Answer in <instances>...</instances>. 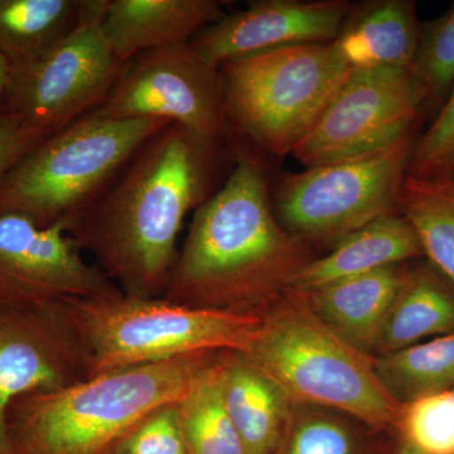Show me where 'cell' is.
Here are the masks:
<instances>
[{
	"mask_svg": "<svg viewBox=\"0 0 454 454\" xmlns=\"http://www.w3.org/2000/svg\"><path fill=\"white\" fill-rule=\"evenodd\" d=\"M223 391L247 454H278L288 434V396L239 352L221 354Z\"/></svg>",
	"mask_w": 454,
	"mask_h": 454,
	"instance_id": "obj_18",
	"label": "cell"
},
{
	"mask_svg": "<svg viewBox=\"0 0 454 454\" xmlns=\"http://www.w3.org/2000/svg\"><path fill=\"white\" fill-rule=\"evenodd\" d=\"M396 430L423 454H454V387L402 405Z\"/></svg>",
	"mask_w": 454,
	"mask_h": 454,
	"instance_id": "obj_26",
	"label": "cell"
},
{
	"mask_svg": "<svg viewBox=\"0 0 454 454\" xmlns=\"http://www.w3.org/2000/svg\"><path fill=\"white\" fill-rule=\"evenodd\" d=\"M426 121L409 70H354L309 137L293 151L304 167L325 166L387 148Z\"/></svg>",
	"mask_w": 454,
	"mask_h": 454,
	"instance_id": "obj_10",
	"label": "cell"
},
{
	"mask_svg": "<svg viewBox=\"0 0 454 454\" xmlns=\"http://www.w3.org/2000/svg\"><path fill=\"white\" fill-rule=\"evenodd\" d=\"M221 354L215 355L196 372L177 403L188 454H247L227 413Z\"/></svg>",
	"mask_w": 454,
	"mask_h": 454,
	"instance_id": "obj_21",
	"label": "cell"
},
{
	"mask_svg": "<svg viewBox=\"0 0 454 454\" xmlns=\"http://www.w3.org/2000/svg\"><path fill=\"white\" fill-rule=\"evenodd\" d=\"M351 7L346 0H258L205 27L190 44L219 70L227 62L267 51L333 42Z\"/></svg>",
	"mask_w": 454,
	"mask_h": 454,
	"instance_id": "obj_14",
	"label": "cell"
},
{
	"mask_svg": "<svg viewBox=\"0 0 454 454\" xmlns=\"http://www.w3.org/2000/svg\"><path fill=\"white\" fill-rule=\"evenodd\" d=\"M394 454H423L419 452V450H415V448L409 446V444L402 443L400 442L399 447L396 448L395 452Z\"/></svg>",
	"mask_w": 454,
	"mask_h": 454,
	"instance_id": "obj_32",
	"label": "cell"
},
{
	"mask_svg": "<svg viewBox=\"0 0 454 454\" xmlns=\"http://www.w3.org/2000/svg\"><path fill=\"white\" fill-rule=\"evenodd\" d=\"M168 124L154 118L119 121L92 110L35 146L0 179V215L67 229Z\"/></svg>",
	"mask_w": 454,
	"mask_h": 454,
	"instance_id": "obj_5",
	"label": "cell"
},
{
	"mask_svg": "<svg viewBox=\"0 0 454 454\" xmlns=\"http://www.w3.org/2000/svg\"><path fill=\"white\" fill-rule=\"evenodd\" d=\"M231 146L234 169L196 208L162 297L247 315L244 309L312 259L277 220L262 162L239 143Z\"/></svg>",
	"mask_w": 454,
	"mask_h": 454,
	"instance_id": "obj_2",
	"label": "cell"
},
{
	"mask_svg": "<svg viewBox=\"0 0 454 454\" xmlns=\"http://www.w3.org/2000/svg\"><path fill=\"white\" fill-rule=\"evenodd\" d=\"M278 454H360L356 438L343 424L309 417L289 427Z\"/></svg>",
	"mask_w": 454,
	"mask_h": 454,
	"instance_id": "obj_29",
	"label": "cell"
},
{
	"mask_svg": "<svg viewBox=\"0 0 454 454\" xmlns=\"http://www.w3.org/2000/svg\"><path fill=\"white\" fill-rule=\"evenodd\" d=\"M9 71H11V65L0 53V107L3 104V95H4L5 85H7Z\"/></svg>",
	"mask_w": 454,
	"mask_h": 454,
	"instance_id": "obj_31",
	"label": "cell"
},
{
	"mask_svg": "<svg viewBox=\"0 0 454 454\" xmlns=\"http://www.w3.org/2000/svg\"><path fill=\"white\" fill-rule=\"evenodd\" d=\"M454 167V89L428 129L415 143L408 176L433 177Z\"/></svg>",
	"mask_w": 454,
	"mask_h": 454,
	"instance_id": "obj_28",
	"label": "cell"
},
{
	"mask_svg": "<svg viewBox=\"0 0 454 454\" xmlns=\"http://www.w3.org/2000/svg\"><path fill=\"white\" fill-rule=\"evenodd\" d=\"M413 74L426 119H434L454 89V2L435 20L422 23Z\"/></svg>",
	"mask_w": 454,
	"mask_h": 454,
	"instance_id": "obj_25",
	"label": "cell"
},
{
	"mask_svg": "<svg viewBox=\"0 0 454 454\" xmlns=\"http://www.w3.org/2000/svg\"><path fill=\"white\" fill-rule=\"evenodd\" d=\"M61 303L88 358L89 378L188 355L241 354L262 324L255 315L195 309L122 292Z\"/></svg>",
	"mask_w": 454,
	"mask_h": 454,
	"instance_id": "obj_4",
	"label": "cell"
},
{
	"mask_svg": "<svg viewBox=\"0 0 454 454\" xmlns=\"http://www.w3.org/2000/svg\"><path fill=\"white\" fill-rule=\"evenodd\" d=\"M399 212L419 236L424 256L454 284V167L433 177L406 176Z\"/></svg>",
	"mask_w": 454,
	"mask_h": 454,
	"instance_id": "obj_22",
	"label": "cell"
},
{
	"mask_svg": "<svg viewBox=\"0 0 454 454\" xmlns=\"http://www.w3.org/2000/svg\"><path fill=\"white\" fill-rule=\"evenodd\" d=\"M223 0H106L104 35L114 55L128 62L139 53L188 43L225 16Z\"/></svg>",
	"mask_w": 454,
	"mask_h": 454,
	"instance_id": "obj_15",
	"label": "cell"
},
{
	"mask_svg": "<svg viewBox=\"0 0 454 454\" xmlns=\"http://www.w3.org/2000/svg\"><path fill=\"white\" fill-rule=\"evenodd\" d=\"M44 139L16 116L0 109V179Z\"/></svg>",
	"mask_w": 454,
	"mask_h": 454,
	"instance_id": "obj_30",
	"label": "cell"
},
{
	"mask_svg": "<svg viewBox=\"0 0 454 454\" xmlns=\"http://www.w3.org/2000/svg\"><path fill=\"white\" fill-rule=\"evenodd\" d=\"M418 131L373 153L306 168L280 182L276 217L297 239L333 240L399 212Z\"/></svg>",
	"mask_w": 454,
	"mask_h": 454,
	"instance_id": "obj_8",
	"label": "cell"
},
{
	"mask_svg": "<svg viewBox=\"0 0 454 454\" xmlns=\"http://www.w3.org/2000/svg\"><path fill=\"white\" fill-rule=\"evenodd\" d=\"M420 28L414 0H370L352 4L333 43L351 71H411Z\"/></svg>",
	"mask_w": 454,
	"mask_h": 454,
	"instance_id": "obj_17",
	"label": "cell"
},
{
	"mask_svg": "<svg viewBox=\"0 0 454 454\" xmlns=\"http://www.w3.org/2000/svg\"><path fill=\"white\" fill-rule=\"evenodd\" d=\"M376 375L400 405L454 387V333L381 355Z\"/></svg>",
	"mask_w": 454,
	"mask_h": 454,
	"instance_id": "obj_24",
	"label": "cell"
},
{
	"mask_svg": "<svg viewBox=\"0 0 454 454\" xmlns=\"http://www.w3.org/2000/svg\"><path fill=\"white\" fill-rule=\"evenodd\" d=\"M88 378V358L61 301L0 304V454H16L8 433L16 400Z\"/></svg>",
	"mask_w": 454,
	"mask_h": 454,
	"instance_id": "obj_12",
	"label": "cell"
},
{
	"mask_svg": "<svg viewBox=\"0 0 454 454\" xmlns=\"http://www.w3.org/2000/svg\"><path fill=\"white\" fill-rule=\"evenodd\" d=\"M177 403L158 406L145 415L110 454H188Z\"/></svg>",
	"mask_w": 454,
	"mask_h": 454,
	"instance_id": "obj_27",
	"label": "cell"
},
{
	"mask_svg": "<svg viewBox=\"0 0 454 454\" xmlns=\"http://www.w3.org/2000/svg\"><path fill=\"white\" fill-rule=\"evenodd\" d=\"M216 354L112 370L20 397L8 411L12 446L16 454H110L145 415L178 402Z\"/></svg>",
	"mask_w": 454,
	"mask_h": 454,
	"instance_id": "obj_3",
	"label": "cell"
},
{
	"mask_svg": "<svg viewBox=\"0 0 454 454\" xmlns=\"http://www.w3.org/2000/svg\"><path fill=\"white\" fill-rule=\"evenodd\" d=\"M221 143L170 122L67 226L82 252L91 254L125 294L162 297L184 221L208 199Z\"/></svg>",
	"mask_w": 454,
	"mask_h": 454,
	"instance_id": "obj_1",
	"label": "cell"
},
{
	"mask_svg": "<svg viewBox=\"0 0 454 454\" xmlns=\"http://www.w3.org/2000/svg\"><path fill=\"white\" fill-rule=\"evenodd\" d=\"M83 0H0V53L9 65L25 64L67 35Z\"/></svg>",
	"mask_w": 454,
	"mask_h": 454,
	"instance_id": "obj_23",
	"label": "cell"
},
{
	"mask_svg": "<svg viewBox=\"0 0 454 454\" xmlns=\"http://www.w3.org/2000/svg\"><path fill=\"white\" fill-rule=\"evenodd\" d=\"M240 355L289 400L339 409L372 428L396 429L402 405L385 389L373 361L313 312L288 309L262 318Z\"/></svg>",
	"mask_w": 454,
	"mask_h": 454,
	"instance_id": "obj_7",
	"label": "cell"
},
{
	"mask_svg": "<svg viewBox=\"0 0 454 454\" xmlns=\"http://www.w3.org/2000/svg\"><path fill=\"white\" fill-rule=\"evenodd\" d=\"M453 333L454 284L430 262L415 265L404 269L372 351L391 354Z\"/></svg>",
	"mask_w": 454,
	"mask_h": 454,
	"instance_id": "obj_20",
	"label": "cell"
},
{
	"mask_svg": "<svg viewBox=\"0 0 454 454\" xmlns=\"http://www.w3.org/2000/svg\"><path fill=\"white\" fill-rule=\"evenodd\" d=\"M106 118L164 119L211 140H231L223 112L219 70L190 42L139 53L125 62L106 100Z\"/></svg>",
	"mask_w": 454,
	"mask_h": 454,
	"instance_id": "obj_11",
	"label": "cell"
},
{
	"mask_svg": "<svg viewBox=\"0 0 454 454\" xmlns=\"http://www.w3.org/2000/svg\"><path fill=\"white\" fill-rule=\"evenodd\" d=\"M419 236L400 212L385 215L340 239L333 252L301 265L286 280L294 291L310 293L346 278L422 258Z\"/></svg>",
	"mask_w": 454,
	"mask_h": 454,
	"instance_id": "obj_16",
	"label": "cell"
},
{
	"mask_svg": "<svg viewBox=\"0 0 454 454\" xmlns=\"http://www.w3.org/2000/svg\"><path fill=\"white\" fill-rule=\"evenodd\" d=\"M119 292L86 262L65 223L40 227L23 215H0V304L59 303Z\"/></svg>",
	"mask_w": 454,
	"mask_h": 454,
	"instance_id": "obj_13",
	"label": "cell"
},
{
	"mask_svg": "<svg viewBox=\"0 0 454 454\" xmlns=\"http://www.w3.org/2000/svg\"><path fill=\"white\" fill-rule=\"evenodd\" d=\"M104 7L106 0H83L67 35L12 66L0 109L46 139L98 109L124 67L104 35Z\"/></svg>",
	"mask_w": 454,
	"mask_h": 454,
	"instance_id": "obj_9",
	"label": "cell"
},
{
	"mask_svg": "<svg viewBox=\"0 0 454 454\" xmlns=\"http://www.w3.org/2000/svg\"><path fill=\"white\" fill-rule=\"evenodd\" d=\"M351 73L333 42L295 44L219 68L232 136L283 158L309 136Z\"/></svg>",
	"mask_w": 454,
	"mask_h": 454,
	"instance_id": "obj_6",
	"label": "cell"
},
{
	"mask_svg": "<svg viewBox=\"0 0 454 454\" xmlns=\"http://www.w3.org/2000/svg\"><path fill=\"white\" fill-rule=\"evenodd\" d=\"M404 269L390 265L346 278L309 294L312 312L360 351H372L395 301Z\"/></svg>",
	"mask_w": 454,
	"mask_h": 454,
	"instance_id": "obj_19",
	"label": "cell"
}]
</instances>
